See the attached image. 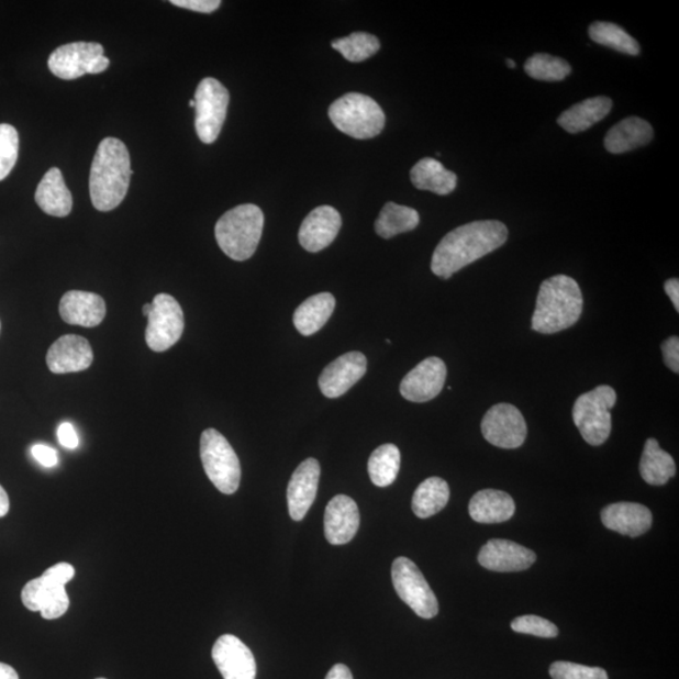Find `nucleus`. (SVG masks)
<instances>
[{"label":"nucleus","mask_w":679,"mask_h":679,"mask_svg":"<svg viewBox=\"0 0 679 679\" xmlns=\"http://www.w3.org/2000/svg\"><path fill=\"white\" fill-rule=\"evenodd\" d=\"M508 238V226L499 221H476L460 225L449 232L435 248L432 272L447 280L460 269L502 247Z\"/></svg>","instance_id":"nucleus-1"},{"label":"nucleus","mask_w":679,"mask_h":679,"mask_svg":"<svg viewBox=\"0 0 679 679\" xmlns=\"http://www.w3.org/2000/svg\"><path fill=\"white\" fill-rule=\"evenodd\" d=\"M132 162L126 145L116 137L103 138L94 154L90 174L92 204L100 212H110L125 199Z\"/></svg>","instance_id":"nucleus-2"},{"label":"nucleus","mask_w":679,"mask_h":679,"mask_svg":"<svg viewBox=\"0 0 679 679\" xmlns=\"http://www.w3.org/2000/svg\"><path fill=\"white\" fill-rule=\"evenodd\" d=\"M585 299L574 278L557 275L539 286L533 329L539 334H556L577 324Z\"/></svg>","instance_id":"nucleus-3"},{"label":"nucleus","mask_w":679,"mask_h":679,"mask_svg":"<svg viewBox=\"0 0 679 679\" xmlns=\"http://www.w3.org/2000/svg\"><path fill=\"white\" fill-rule=\"evenodd\" d=\"M264 212L255 204H242L231 209L215 224V240L226 256L234 260H247L255 255L263 237Z\"/></svg>","instance_id":"nucleus-4"},{"label":"nucleus","mask_w":679,"mask_h":679,"mask_svg":"<svg viewBox=\"0 0 679 679\" xmlns=\"http://www.w3.org/2000/svg\"><path fill=\"white\" fill-rule=\"evenodd\" d=\"M330 120L340 132L354 138H372L386 126V113L376 100L361 93H347L329 109Z\"/></svg>","instance_id":"nucleus-5"},{"label":"nucleus","mask_w":679,"mask_h":679,"mask_svg":"<svg viewBox=\"0 0 679 679\" xmlns=\"http://www.w3.org/2000/svg\"><path fill=\"white\" fill-rule=\"evenodd\" d=\"M615 403V390L609 386H600L580 396L574 404V423L590 446H602L611 435V411Z\"/></svg>","instance_id":"nucleus-6"},{"label":"nucleus","mask_w":679,"mask_h":679,"mask_svg":"<svg viewBox=\"0 0 679 679\" xmlns=\"http://www.w3.org/2000/svg\"><path fill=\"white\" fill-rule=\"evenodd\" d=\"M200 458L211 482L224 494L237 492L241 483V464L224 435L209 428L200 437Z\"/></svg>","instance_id":"nucleus-7"},{"label":"nucleus","mask_w":679,"mask_h":679,"mask_svg":"<svg viewBox=\"0 0 679 679\" xmlns=\"http://www.w3.org/2000/svg\"><path fill=\"white\" fill-rule=\"evenodd\" d=\"M391 579L397 594L412 611L423 617L432 620L438 614L439 605L422 571L407 557H398L391 566Z\"/></svg>","instance_id":"nucleus-8"},{"label":"nucleus","mask_w":679,"mask_h":679,"mask_svg":"<svg viewBox=\"0 0 679 679\" xmlns=\"http://www.w3.org/2000/svg\"><path fill=\"white\" fill-rule=\"evenodd\" d=\"M194 100L197 134L200 142L213 144L224 125L230 92L215 78L207 77L198 85Z\"/></svg>","instance_id":"nucleus-9"},{"label":"nucleus","mask_w":679,"mask_h":679,"mask_svg":"<svg viewBox=\"0 0 679 679\" xmlns=\"http://www.w3.org/2000/svg\"><path fill=\"white\" fill-rule=\"evenodd\" d=\"M185 312L179 302L167 293L156 294L147 316L145 340L153 352H167L185 333Z\"/></svg>","instance_id":"nucleus-10"},{"label":"nucleus","mask_w":679,"mask_h":679,"mask_svg":"<svg viewBox=\"0 0 679 679\" xmlns=\"http://www.w3.org/2000/svg\"><path fill=\"white\" fill-rule=\"evenodd\" d=\"M481 431L486 441L494 447L515 449L525 443L527 425L516 407L501 403L486 413Z\"/></svg>","instance_id":"nucleus-11"},{"label":"nucleus","mask_w":679,"mask_h":679,"mask_svg":"<svg viewBox=\"0 0 679 679\" xmlns=\"http://www.w3.org/2000/svg\"><path fill=\"white\" fill-rule=\"evenodd\" d=\"M446 378V364L442 359L431 356L407 374L400 382V394L409 402H430L441 394Z\"/></svg>","instance_id":"nucleus-12"},{"label":"nucleus","mask_w":679,"mask_h":679,"mask_svg":"<svg viewBox=\"0 0 679 679\" xmlns=\"http://www.w3.org/2000/svg\"><path fill=\"white\" fill-rule=\"evenodd\" d=\"M22 602L31 612H40L47 621L63 616L69 606L66 586L59 585L45 572L25 585Z\"/></svg>","instance_id":"nucleus-13"},{"label":"nucleus","mask_w":679,"mask_h":679,"mask_svg":"<svg viewBox=\"0 0 679 679\" xmlns=\"http://www.w3.org/2000/svg\"><path fill=\"white\" fill-rule=\"evenodd\" d=\"M368 360L359 352L346 353L327 365L319 378V387L326 398L335 399L349 391L367 372Z\"/></svg>","instance_id":"nucleus-14"},{"label":"nucleus","mask_w":679,"mask_h":679,"mask_svg":"<svg viewBox=\"0 0 679 679\" xmlns=\"http://www.w3.org/2000/svg\"><path fill=\"white\" fill-rule=\"evenodd\" d=\"M212 657L224 679H256L254 653L234 635H222L214 644Z\"/></svg>","instance_id":"nucleus-15"},{"label":"nucleus","mask_w":679,"mask_h":679,"mask_svg":"<svg viewBox=\"0 0 679 679\" xmlns=\"http://www.w3.org/2000/svg\"><path fill=\"white\" fill-rule=\"evenodd\" d=\"M103 56L100 43L75 42L58 47L48 58L52 74L63 80H76L86 74L90 75L93 60Z\"/></svg>","instance_id":"nucleus-16"},{"label":"nucleus","mask_w":679,"mask_h":679,"mask_svg":"<svg viewBox=\"0 0 679 679\" xmlns=\"http://www.w3.org/2000/svg\"><path fill=\"white\" fill-rule=\"evenodd\" d=\"M536 555L530 548L509 539H490L478 554V563L485 569L498 572H516L531 568Z\"/></svg>","instance_id":"nucleus-17"},{"label":"nucleus","mask_w":679,"mask_h":679,"mask_svg":"<svg viewBox=\"0 0 679 679\" xmlns=\"http://www.w3.org/2000/svg\"><path fill=\"white\" fill-rule=\"evenodd\" d=\"M342 224V215L335 208L330 205L318 207L304 218L300 226V245L312 254H316L335 241Z\"/></svg>","instance_id":"nucleus-18"},{"label":"nucleus","mask_w":679,"mask_h":679,"mask_svg":"<svg viewBox=\"0 0 679 679\" xmlns=\"http://www.w3.org/2000/svg\"><path fill=\"white\" fill-rule=\"evenodd\" d=\"M320 475V464L315 458L303 460L296 468L287 489V502L293 521H302L315 502Z\"/></svg>","instance_id":"nucleus-19"},{"label":"nucleus","mask_w":679,"mask_h":679,"mask_svg":"<svg viewBox=\"0 0 679 679\" xmlns=\"http://www.w3.org/2000/svg\"><path fill=\"white\" fill-rule=\"evenodd\" d=\"M360 526L358 504L349 496L337 494L325 511V536L330 544L350 543Z\"/></svg>","instance_id":"nucleus-20"},{"label":"nucleus","mask_w":679,"mask_h":679,"mask_svg":"<svg viewBox=\"0 0 679 679\" xmlns=\"http://www.w3.org/2000/svg\"><path fill=\"white\" fill-rule=\"evenodd\" d=\"M46 359L52 372H78L91 367L93 352L85 337L65 335L49 347Z\"/></svg>","instance_id":"nucleus-21"},{"label":"nucleus","mask_w":679,"mask_h":679,"mask_svg":"<svg viewBox=\"0 0 679 679\" xmlns=\"http://www.w3.org/2000/svg\"><path fill=\"white\" fill-rule=\"evenodd\" d=\"M59 315L66 324L96 327L107 316V303L92 292L68 291L60 299Z\"/></svg>","instance_id":"nucleus-22"},{"label":"nucleus","mask_w":679,"mask_h":679,"mask_svg":"<svg viewBox=\"0 0 679 679\" xmlns=\"http://www.w3.org/2000/svg\"><path fill=\"white\" fill-rule=\"evenodd\" d=\"M602 521L606 528L617 534L638 537L650 528L653 516L650 510L641 503L617 502L602 511Z\"/></svg>","instance_id":"nucleus-23"},{"label":"nucleus","mask_w":679,"mask_h":679,"mask_svg":"<svg viewBox=\"0 0 679 679\" xmlns=\"http://www.w3.org/2000/svg\"><path fill=\"white\" fill-rule=\"evenodd\" d=\"M34 199L42 211L52 216H67L73 211V194L58 168H51L45 174Z\"/></svg>","instance_id":"nucleus-24"},{"label":"nucleus","mask_w":679,"mask_h":679,"mask_svg":"<svg viewBox=\"0 0 679 679\" xmlns=\"http://www.w3.org/2000/svg\"><path fill=\"white\" fill-rule=\"evenodd\" d=\"M653 127L648 121L637 116L626 118L609 130L604 146L609 153L623 154L652 142Z\"/></svg>","instance_id":"nucleus-25"},{"label":"nucleus","mask_w":679,"mask_h":679,"mask_svg":"<svg viewBox=\"0 0 679 679\" xmlns=\"http://www.w3.org/2000/svg\"><path fill=\"white\" fill-rule=\"evenodd\" d=\"M469 515L478 524H501L515 515L516 507L511 496L499 490L477 492L469 502Z\"/></svg>","instance_id":"nucleus-26"},{"label":"nucleus","mask_w":679,"mask_h":679,"mask_svg":"<svg viewBox=\"0 0 679 679\" xmlns=\"http://www.w3.org/2000/svg\"><path fill=\"white\" fill-rule=\"evenodd\" d=\"M612 108L613 101L611 99L605 98V96H598V98L574 104V107L564 111L557 119V124L569 134H579L606 118Z\"/></svg>","instance_id":"nucleus-27"},{"label":"nucleus","mask_w":679,"mask_h":679,"mask_svg":"<svg viewBox=\"0 0 679 679\" xmlns=\"http://www.w3.org/2000/svg\"><path fill=\"white\" fill-rule=\"evenodd\" d=\"M335 298L329 292L311 296L303 301L294 311L293 324L303 336L316 334L333 315L335 310Z\"/></svg>","instance_id":"nucleus-28"},{"label":"nucleus","mask_w":679,"mask_h":679,"mask_svg":"<svg viewBox=\"0 0 679 679\" xmlns=\"http://www.w3.org/2000/svg\"><path fill=\"white\" fill-rule=\"evenodd\" d=\"M411 180L416 189L430 190L438 196H448L457 187L456 174L433 158L418 162L411 170Z\"/></svg>","instance_id":"nucleus-29"},{"label":"nucleus","mask_w":679,"mask_h":679,"mask_svg":"<svg viewBox=\"0 0 679 679\" xmlns=\"http://www.w3.org/2000/svg\"><path fill=\"white\" fill-rule=\"evenodd\" d=\"M639 471L648 485L664 486L676 476L675 459L659 447L657 439L649 438L644 446Z\"/></svg>","instance_id":"nucleus-30"},{"label":"nucleus","mask_w":679,"mask_h":679,"mask_svg":"<svg viewBox=\"0 0 679 679\" xmlns=\"http://www.w3.org/2000/svg\"><path fill=\"white\" fill-rule=\"evenodd\" d=\"M449 486L439 477L425 480L414 492L412 509L415 516L428 519L447 507L449 501Z\"/></svg>","instance_id":"nucleus-31"},{"label":"nucleus","mask_w":679,"mask_h":679,"mask_svg":"<svg viewBox=\"0 0 679 679\" xmlns=\"http://www.w3.org/2000/svg\"><path fill=\"white\" fill-rule=\"evenodd\" d=\"M420 222L421 216L415 209L389 202L381 209L376 232L381 238L390 240L400 233L415 230Z\"/></svg>","instance_id":"nucleus-32"},{"label":"nucleus","mask_w":679,"mask_h":679,"mask_svg":"<svg viewBox=\"0 0 679 679\" xmlns=\"http://www.w3.org/2000/svg\"><path fill=\"white\" fill-rule=\"evenodd\" d=\"M400 450L396 444H382L372 452L368 471L370 480L378 487H388L397 480L400 469Z\"/></svg>","instance_id":"nucleus-33"},{"label":"nucleus","mask_w":679,"mask_h":679,"mask_svg":"<svg viewBox=\"0 0 679 679\" xmlns=\"http://www.w3.org/2000/svg\"><path fill=\"white\" fill-rule=\"evenodd\" d=\"M591 41L609 48H613L630 56L639 55V43L626 33L620 25L609 22H595L589 27Z\"/></svg>","instance_id":"nucleus-34"},{"label":"nucleus","mask_w":679,"mask_h":679,"mask_svg":"<svg viewBox=\"0 0 679 679\" xmlns=\"http://www.w3.org/2000/svg\"><path fill=\"white\" fill-rule=\"evenodd\" d=\"M331 46L338 51L345 59L350 60V63H363V60L377 54L380 49V42L372 34L358 32L333 41Z\"/></svg>","instance_id":"nucleus-35"},{"label":"nucleus","mask_w":679,"mask_h":679,"mask_svg":"<svg viewBox=\"0 0 679 679\" xmlns=\"http://www.w3.org/2000/svg\"><path fill=\"white\" fill-rule=\"evenodd\" d=\"M525 73L538 81H563L571 74V66L563 58L537 54L526 60Z\"/></svg>","instance_id":"nucleus-36"},{"label":"nucleus","mask_w":679,"mask_h":679,"mask_svg":"<svg viewBox=\"0 0 679 679\" xmlns=\"http://www.w3.org/2000/svg\"><path fill=\"white\" fill-rule=\"evenodd\" d=\"M20 136L15 127L0 124V181L10 176L19 159Z\"/></svg>","instance_id":"nucleus-37"},{"label":"nucleus","mask_w":679,"mask_h":679,"mask_svg":"<svg viewBox=\"0 0 679 679\" xmlns=\"http://www.w3.org/2000/svg\"><path fill=\"white\" fill-rule=\"evenodd\" d=\"M513 632L535 635L542 638H555L559 635L557 626L537 615H522L511 623Z\"/></svg>","instance_id":"nucleus-38"},{"label":"nucleus","mask_w":679,"mask_h":679,"mask_svg":"<svg viewBox=\"0 0 679 679\" xmlns=\"http://www.w3.org/2000/svg\"><path fill=\"white\" fill-rule=\"evenodd\" d=\"M553 679H608L603 668L588 667L570 661H555L550 667Z\"/></svg>","instance_id":"nucleus-39"},{"label":"nucleus","mask_w":679,"mask_h":679,"mask_svg":"<svg viewBox=\"0 0 679 679\" xmlns=\"http://www.w3.org/2000/svg\"><path fill=\"white\" fill-rule=\"evenodd\" d=\"M179 8H186V10L198 13H213L221 7L220 0H171L170 2Z\"/></svg>","instance_id":"nucleus-40"},{"label":"nucleus","mask_w":679,"mask_h":679,"mask_svg":"<svg viewBox=\"0 0 679 679\" xmlns=\"http://www.w3.org/2000/svg\"><path fill=\"white\" fill-rule=\"evenodd\" d=\"M661 353L667 367L674 372H679V338L677 336L669 337L661 344Z\"/></svg>","instance_id":"nucleus-41"},{"label":"nucleus","mask_w":679,"mask_h":679,"mask_svg":"<svg viewBox=\"0 0 679 679\" xmlns=\"http://www.w3.org/2000/svg\"><path fill=\"white\" fill-rule=\"evenodd\" d=\"M32 456L43 467H55L58 464V455L54 448L45 446V444H36L32 447Z\"/></svg>","instance_id":"nucleus-42"},{"label":"nucleus","mask_w":679,"mask_h":679,"mask_svg":"<svg viewBox=\"0 0 679 679\" xmlns=\"http://www.w3.org/2000/svg\"><path fill=\"white\" fill-rule=\"evenodd\" d=\"M47 576L59 585L66 586L68 581H71L75 577V568L67 563H59L45 571Z\"/></svg>","instance_id":"nucleus-43"},{"label":"nucleus","mask_w":679,"mask_h":679,"mask_svg":"<svg viewBox=\"0 0 679 679\" xmlns=\"http://www.w3.org/2000/svg\"><path fill=\"white\" fill-rule=\"evenodd\" d=\"M57 437L59 443L68 449H76L78 447V443H80L75 426L68 422H65L58 426Z\"/></svg>","instance_id":"nucleus-44"},{"label":"nucleus","mask_w":679,"mask_h":679,"mask_svg":"<svg viewBox=\"0 0 679 679\" xmlns=\"http://www.w3.org/2000/svg\"><path fill=\"white\" fill-rule=\"evenodd\" d=\"M665 291L669 296L670 301H672L674 307L677 312H679V281L678 278H670V280L665 283Z\"/></svg>","instance_id":"nucleus-45"},{"label":"nucleus","mask_w":679,"mask_h":679,"mask_svg":"<svg viewBox=\"0 0 679 679\" xmlns=\"http://www.w3.org/2000/svg\"><path fill=\"white\" fill-rule=\"evenodd\" d=\"M326 679H354L350 669L345 665H335L330 669Z\"/></svg>","instance_id":"nucleus-46"},{"label":"nucleus","mask_w":679,"mask_h":679,"mask_svg":"<svg viewBox=\"0 0 679 679\" xmlns=\"http://www.w3.org/2000/svg\"><path fill=\"white\" fill-rule=\"evenodd\" d=\"M10 498L2 486H0V517H4L10 512Z\"/></svg>","instance_id":"nucleus-47"},{"label":"nucleus","mask_w":679,"mask_h":679,"mask_svg":"<svg viewBox=\"0 0 679 679\" xmlns=\"http://www.w3.org/2000/svg\"><path fill=\"white\" fill-rule=\"evenodd\" d=\"M0 679H20V677L13 667L0 664Z\"/></svg>","instance_id":"nucleus-48"},{"label":"nucleus","mask_w":679,"mask_h":679,"mask_svg":"<svg viewBox=\"0 0 679 679\" xmlns=\"http://www.w3.org/2000/svg\"><path fill=\"white\" fill-rule=\"evenodd\" d=\"M151 311H152V303H146V304H144V308H143V315H144L145 318L149 316Z\"/></svg>","instance_id":"nucleus-49"},{"label":"nucleus","mask_w":679,"mask_h":679,"mask_svg":"<svg viewBox=\"0 0 679 679\" xmlns=\"http://www.w3.org/2000/svg\"><path fill=\"white\" fill-rule=\"evenodd\" d=\"M507 64L510 68H516V63L513 59H507Z\"/></svg>","instance_id":"nucleus-50"},{"label":"nucleus","mask_w":679,"mask_h":679,"mask_svg":"<svg viewBox=\"0 0 679 679\" xmlns=\"http://www.w3.org/2000/svg\"><path fill=\"white\" fill-rule=\"evenodd\" d=\"M189 107L190 108H196V100H190L189 101Z\"/></svg>","instance_id":"nucleus-51"},{"label":"nucleus","mask_w":679,"mask_h":679,"mask_svg":"<svg viewBox=\"0 0 679 679\" xmlns=\"http://www.w3.org/2000/svg\"><path fill=\"white\" fill-rule=\"evenodd\" d=\"M98 679H104V678H98Z\"/></svg>","instance_id":"nucleus-52"}]
</instances>
